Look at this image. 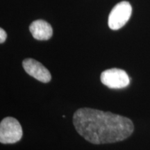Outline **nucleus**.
<instances>
[{
	"instance_id": "nucleus-1",
	"label": "nucleus",
	"mask_w": 150,
	"mask_h": 150,
	"mask_svg": "<svg viewBox=\"0 0 150 150\" xmlns=\"http://www.w3.org/2000/svg\"><path fill=\"white\" fill-rule=\"evenodd\" d=\"M73 123L81 136L96 145L122 141L130 136L134 129L129 118L91 108L76 110Z\"/></svg>"
},
{
	"instance_id": "nucleus-2",
	"label": "nucleus",
	"mask_w": 150,
	"mask_h": 150,
	"mask_svg": "<svg viewBox=\"0 0 150 150\" xmlns=\"http://www.w3.org/2000/svg\"><path fill=\"white\" fill-rule=\"evenodd\" d=\"M22 129L16 118L7 117L0 124V142L3 144H13L22 138Z\"/></svg>"
},
{
	"instance_id": "nucleus-3",
	"label": "nucleus",
	"mask_w": 150,
	"mask_h": 150,
	"mask_svg": "<svg viewBox=\"0 0 150 150\" xmlns=\"http://www.w3.org/2000/svg\"><path fill=\"white\" fill-rule=\"evenodd\" d=\"M132 7L128 1L118 3L112 8L108 16V27L112 30H118L124 27L131 18Z\"/></svg>"
},
{
	"instance_id": "nucleus-4",
	"label": "nucleus",
	"mask_w": 150,
	"mask_h": 150,
	"mask_svg": "<svg viewBox=\"0 0 150 150\" xmlns=\"http://www.w3.org/2000/svg\"><path fill=\"white\" fill-rule=\"evenodd\" d=\"M101 81L109 88L121 89L129 86L130 79L125 70L112 68L105 70L102 73Z\"/></svg>"
},
{
	"instance_id": "nucleus-5",
	"label": "nucleus",
	"mask_w": 150,
	"mask_h": 150,
	"mask_svg": "<svg viewBox=\"0 0 150 150\" xmlns=\"http://www.w3.org/2000/svg\"><path fill=\"white\" fill-rule=\"evenodd\" d=\"M22 65L27 74L39 81L48 83L51 81L52 76L50 71L40 62L32 59H27L24 60Z\"/></svg>"
},
{
	"instance_id": "nucleus-6",
	"label": "nucleus",
	"mask_w": 150,
	"mask_h": 150,
	"mask_svg": "<svg viewBox=\"0 0 150 150\" xmlns=\"http://www.w3.org/2000/svg\"><path fill=\"white\" fill-rule=\"evenodd\" d=\"M29 30L33 37L38 40H47L53 34L52 26L42 20L33 22L30 25Z\"/></svg>"
},
{
	"instance_id": "nucleus-7",
	"label": "nucleus",
	"mask_w": 150,
	"mask_h": 150,
	"mask_svg": "<svg viewBox=\"0 0 150 150\" xmlns=\"http://www.w3.org/2000/svg\"><path fill=\"white\" fill-rule=\"evenodd\" d=\"M7 38V34L6 31L4 30L2 28L0 29V42L3 43L5 42L6 39Z\"/></svg>"
}]
</instances>
